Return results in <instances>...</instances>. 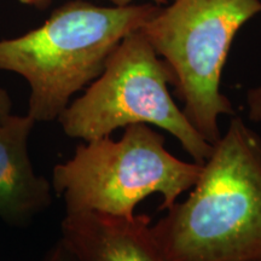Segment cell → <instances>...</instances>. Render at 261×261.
<instances>
[{
  "label": "cell",
  "mask_w": 261,
  "mask_h": 261,
  "mask_svg": "<svg viewBox=\"0 0 261 261\" xmlns=\"http://www.w3.org/2000/svg\"><path fill=\"white\" fill-rule=\"evenodd\" d=\"M247 107L250 121L261 123V85L248 90Z\"/></svg>",
  "instance_id": "ba28073f"
},
{
  "label": "cell",
  "mask_w": 261,
  "mask_h": 261,
  "mask_svg": "<svg viewBox=\"0 0 261 261\" xmlns=\"http://www.w3.org/2000/svg\"><path fill=\"white\" fill-rule=\"evenodd\" d=\"M202 163L178 159L152 126L123 128L120 139L109 137L80 143L73 156L52 171L54 194L65 213L96 212L132 217L146 197L160 195V211L171 208L197 181Z\"/></svg>",
  "instance_id": "3957f363"
},
{
  "label": "cell",
  "mask_w": 261,
  "mask_h": 261,
  "mask_svg": "<svg viewBox=\"0 0 261 261\" xmlns=\"http://www.w3.org/2000/svg\"><path fill=\"white\" fill-rule=\"evenodd\" d=\"M18 2L23 5L35 6V8L44 9L50 4L51 0H18ZM112 2L117 6H125V5H129L133 0H112ZM151 2L156 3V4H167V3H171L172 0H151Z\"/></svg>",
  "instance_id": "30bf717a"
},
{
  "label": "cell",
  "mask_w": 261,
  "mask_h": 261,
  "mask_svg": "<svg viewBox=\"0 0 261 261\" xmlns=\"http://www.w3.org/2000/svg\"><path fill=\"white\" fill-rule=\"evenodd\" d=\"M190 194L151 224L166 261H261V136L240 116Z\"/></svg>",
  "instance_id": "6da1fadb"
},
{
  "label": "cell",
  "mask_w": 261,
  "mask_h": 261,
  "mask_svg": "<svg viewBox=\"0 0 261 261\" xmlns=\"http://www.w3.org/2000/svg\"><path fill=\"white\" fill-rule=\"evenodd\" d=\"M156 4L98 6L65 3L40 27L0 39V70L29 86L28 110L35 122L57 121L75 94L102 74L108 58L129 33L158 14Z\"/></svg>",
  "instance_id": "7a4b0ae2"
},
{
  "label": "cell",
  "mask_w": 261,
  "mask_h": 261,
  "mask_svg": "<svg viewBox=\"0 0 261 261\" xmlns=\"http://www.w3.org/2000/svg\"><path fill=\"white\" fill-rule=\"evenodd\" d=\"M261 12V0H172L140 28L174 75L182 112L215 144L221 115H234L220 81L237 32Z\"/></svg>",
  "instance_id": "5b68a950"
},
{
  "label": "cell",
  "mask_w": 261,
  "mask_h": 261,
  "mask_svg": "<svg viewBox=\"0 0 261 261\" xmlns=\"http://www.w3.org/2000/svg\"><path fill=\"white\" fill-rule=\"evenodd\" d=\"M12 108H14V103H12L11 96L5 89L0 87V122L11 115Z\"/></svg>",
  "instance_id": "8fae6325"
},
{
  "label": "cell",
  "mask_w": 261,
  "mask_h": 261,
  "mask_svg": "<svg viewBox=\"0 0 261 261\" xmlns=\"http://www.w3.org/2000/svg\"><path fill=\"white\" fill-rule=\"evenodd\" d=\"M169 65L139 29L129 33L108 58L102 74L58 117L64 135L87 142L117 129L144 123L168 132L197 163L210 158L213 145L191 125L175 104Z\"/></svg>",
  "instance_id": "277c9868"
},
{
  "label": "cell",
  "mask_w": 261,
  "mask_h": 261,
  "mask_svg": "<svg viewBox=\"0 0 261 261\" xmlns=\"http://www.w3.org/2000/svg\"><path fill=\"white\" fill-rule=\"evenodd\" d=\"M35 123L14 113L0 122V220L9 226H28L54 201L51 180L37 174L29 156Z\"/></svg>",
  "instance_id": "52a82bcc"
},
{
  "label": "cell",
  "mask_w": 261,
  "mask_h": 261,
  "mask_svg": "<svg viewBox=\"0 0 261 261\" xmlns=\"http://www.w3.org/2000/svg\"><path fill=\"white\" fill-rule=\"evenodd\" d=\"M146 214L65 213L61 240L76 261H166Z\"/></svg>",
  "instance_id": "8992f818"
},
{
  "label": "cell",
  "mask_w": 261,
  "mask_h": 261,
  "mask_svg": "<svg viewBox=\"0 0 261 261\" xmlns=\"http://www.w3.org/2000/svg\"><path fill=\"white\" fill-rule=\"evenodd\" d=\"M40 261H76V259L69 248L65 246V243L60 238Z\"/></svg>",
  "instance_id": "9c48e42d"
}]
</instances>
